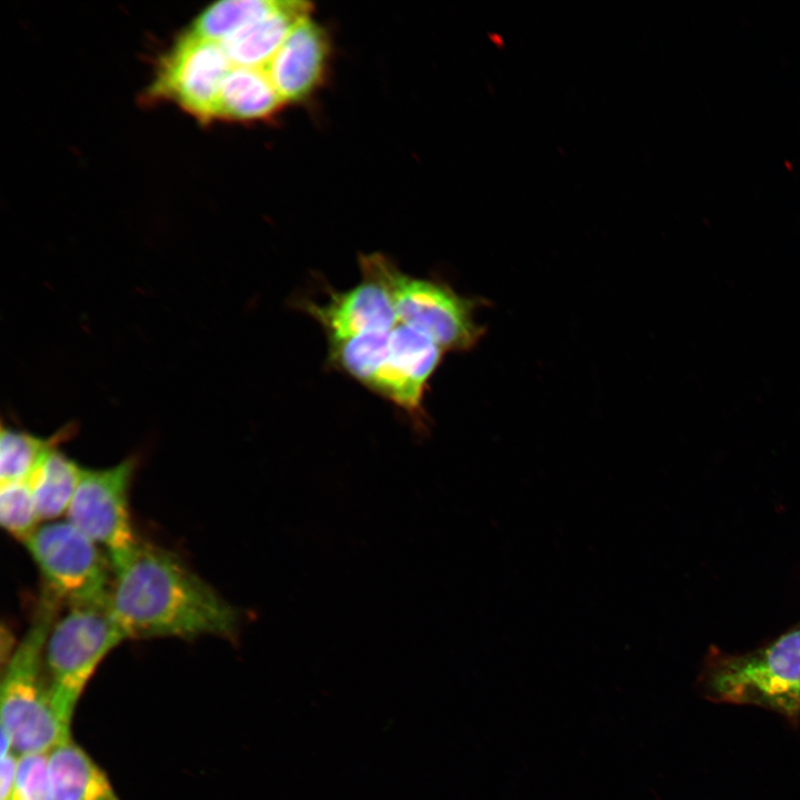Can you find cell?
Returning a JSON list of instances; mask_svg holds the SVG:
<instances>
[{
    "mask_svg": "<svg viewBox=\"0 0 800 800\" xmlns=\"http://www.w3.org/2000/svg\"><path fill=\"white\" fill-rule=\"evenodd\" d=\"M110 608L127 640L213 636L236 643L247 618L178 554L143 541L113 573Z\"/></svg>",
    "mask_w": 800,
    "mask_h": 800,
    "instance_id": "cell-1",
    "label": "cell"
},
{
    "mask_svg": "<svg viewBox=\"0 0 800 800\" xmlns=\"http://www.w3.org/2000/svg\"><path fill=\"white\" fill-rule=\"evenodd\" d=\"M58 598L46 587L32 621L9 656L1 679V730L12 739L13 751L48 753L71 740L72 720L54 704L44 666L50 630L59 617Z\"/></svg>",
    "mask_w": 800,
    "mask_h": 800,
    "instance_id": "cell-2",
    "label": "cell"
},
{
    "mask_svg": "<svg viewBox=\"0 0 800 800\" xmlns=\"http://www.w3.org/2000/svg\"><path fill=\"white\" fill-rule=\"evenodd\" d=\"M698 687L710 701L760 707L799 722L800 624L748 652L711 649Z\"/></svg>",
    "mask_w": 800,
    "mask_h": 800,
    "instance_id": "cell-3",
    "label": "cell"
},
{
    "mask_svg": "<svg viewBox=\"0 0 800 800\" xmlns=\"http://www.w3.org/2000/svg\"><path fill=\"white\" fill-rule=\"evenodd\" d=\"M358 262L362 277L388 291L398 321L427 336L444 352L470 350L481 338L483 329L473 318L477 301L444 282L404 273L380 252L362 253Z\"/></svg>",
    "mask_w": 800,
    "mask_h": 800,
    "instance_id": "cell-4",
    "label": "cell"
},
{
    "mask_svg": "<svg viewBox=\"0 0 800 800\" xmlns=\"http://www.w3.org/2000/svg\"><path fill=\"white\" fill-rule=\"evenodd\" d=\"M127 640L116 621L110 598L70 607L53 623L44 649V666L51 698L72 720L76 706L106 656Z\"/></svg>",
    "mask_w": 800,
    "mask_h": 800,
    "instance_id": "cell-5",
    "label": "cell"
},
{
    "mask_svg": "<svg viewBox=\"0 0 800 800\" xmlns=\"http://www.w3.org/2000/svg\"><path fill=\"white\" fill-rule=\"evenodd\" d=\"M23 543L44 587L68 608L110 598L113 570L107 553L67 519L39 524Z\"/></svg>",
    "mask_w": 800,
    "mask_h": 800,
    "instance_id": "cell-6",
    "label": "cell"
},
{
    "mask_svg": "<svg viewBox=\"0 0 800 800\" xmlns=\"http://www.w3.org/2000/svg\"><path fill=\"white\" fill-rule=\"evenodd\" d=\"M133 457L103 469H84L67 511V520L108 556L113 573L129 563L141 540L136 534L129 492Z\"/></svg>",
    "mask_w": 800,
    "mask_h": 800,
    "instance_id": "cell-7",
    "label": "cell"
},
{
    "mask_svg": "<svg viewBox=\"0 0 800 800\" xmlns=\"http://www.w3.org/2000/svg\"><path fill=\"white\" fill-rule=\"evenodd\" d=\"M232 68L223 46L182 34L161 59L148 97L170 100L202 122L216 119L221 84Z\"/></svg>",
    "mask_w": 800,
    "mask_h": 800,
    "instance_id": "cell-8",
    "label": "cell"
},
{
    "mask_svg": "<svg viewBox=\"0 0 800 800\" xmlns=\"http://www.w3.org/2000/svg\"><path fill=\"white\" fill-rule=\"evenodd\" d=\"M443 352L427 336L397 323L390 330L387 358L368 388L404 411L418 430H426L423 396Z\"/></svg>",
    "mask_w": 800,
    "mask_h": 800,
    "instance_id": "cell-9",
    "label": "cell"
},
{
    "mask_svg": "<svg viewBox=\"0 0 800 800\" xmlns=\"http://www.w3.org/2000/svg\"><path fill=\"white\" fill-rule=\"evenodd\" d=\"M330 59L328 31L308 16L290 31L264 70L286 104L298 103L323 84Z\"/></svg>",
    "mask_w": 800,
    "mask_h": 800,
    "instance_id": "cell-10",
    "label": "cell"
},
{
    "mask_svg": "<svg viewBox=\"0 0 800 800\" xmlns=\"http://www.w3.org/2000/svg\"><path fill=\"white\" fill-rule=\"evenodd\" d=\"M324 304L300 301V309L309 313L324 329L329 342L349 339L366 332L390 331L398 321L388 291L377 281H362L347 291H328Z\"/></svg>",
    "mask_w": 800,
    "mask_h": 800,
    "instance_id": "cell-11",
    "label": "cell"
},
{
    "mask_svg": "<svg viewBox=\"0 0 800 800\" xmlns=\"http://www.w3.org/2000/svg\"><path fill=\"white\" fill-rule=\"evenodd\" d=\"M312 4L299 0H278L276 7L221 44L232 66L264 68L290 31L311 16Z\"/></svg>",
    "mask_w": 800,
    "mask_h": 800,
    "instance_id": "cell-12",
    "label": "cell"
},
{
    "mask_svg": "<svg viewBox=\"0 0 800 800\" xmlns=\"http://www.w3.org/2000/svg\"><path fill=\"white\" fill-rule=\"evenodd\" d=\"M284 106L264 68L232 66L220 88L216 119L264 121Z\"/></svg>",
    "mask_w": 800,
    "mask_h": 800,
    "instance_id": "cell-13",
    "label": "cell"
},
{
    "mask_svg": "<svg viewBox=\"0 0 800 800\" xmlns=\"http://www.w3.org/2000/svg\"><path fill=\"white\" fill-rule=\"evenodd\" d=\"M49 779L53 800H120L106 773L72 740L49 752Z\"/></svg>",
    "mask_w": 800,
    "mask_h": 800,
    "instance_id": "cell-14",
    "label": "cell"
},
{
    "mask_svg": "<svg viewBox=\"0 0 800 800\" xmlns=\"http://www.w3.org/2000/svg\"><path fill=\"white\" fill-rule=\"evenodd\" d=\"M83 468L57 449L51 450L31 473L40 521L67 514Z\"/></svg>",
    "mask_w": 800,
    "mask_h": 800,
    "instance_id": "cell-15",
    "label": "cell"
},
{
    "mask_svg": "<svg viewBox=\"0 0 800 800\" xmlns=\"http://www.w3.org/2000/svg\"><path fill=\"white\" fill-rule=\"evenodd\" d=\"M390 331L366 332L329 342L331 364L367 388L387 358Z\"/></svg>",
    "mask_w": 800,
    "mask_h": 800,
    "instance_id": "cell-16",
    "label": "cell"
},
{
    "mask_svg": "<svg viewBox=\"0 0 800 800\" xmlns=\"http://www.w3.org/2000/svg\"><path fill=\"white\" fill-rule=\"evenodd\" d=\"M278 0H226L207 7L194 20L191 32L222 43L270 12Z\"/></svg>",
    "mask_w": 800,
    "mask_h": 800,
    "instance_id": "cell-17",
    "label": "cell"
},
{
    "mask_svg": "<svg viewBox=\"0 0 800 800\" xmlns=\"http://www.w3.org/2000/svg\"><path fill=\"white\" fill-rule=\"evenodd\" d=\"M60 433L43 439L28 432L2 427L0 433V482L30 476L58 443Z\"/></svg>",
    "mask_w": 800,
    "mask_h": 800,
    "instance_id": "cell-18",
    "label": "cell"
},
{
    "mask_svg": "<svg viewBox=\"0 0 800 800\" xmlns=\"http://www.w3.org/2000/svg\"><path fill=\"white\" fill-rule=\"evenodd\" d=\"M31 474L0 482V523L13 538L24 542L39 526Z\"/></svg>",
    "mask_w": 800,
    "mask_h": 800,
    "instance_id": "cell-19",
    "label": "cell"
},
{
    "mask_svg": "<svg viewBox=\"0 0 800 800\" xmlns=\"http://www.w3.org/2000/svg\"><path fill=\"white\" fill-rule=\"evenodd\" d=\"M9 800H53L49 779V752L19 756Z\"/></svg>",
    "mask_w": 800,
    "mask_h": 800,
    "instance_id": "cell-20",
    "label": "cell"
},
{
    "mask_svg": "<svg viewBox=\"0 0 800 800\" xmlns=\"http://www.w3.org/2000/svg\"><path fill=\"white\" fill-rule=\"evenodd\" d=\"M18 759L19 756L14 751L1 757L0 800L10 799L17 774Z\"/></svg>",
    "mask_w": 800,
    "mask_h": 800,
    "instance_id": "cell-21",
    "label": "cell"
}]
</instances>
